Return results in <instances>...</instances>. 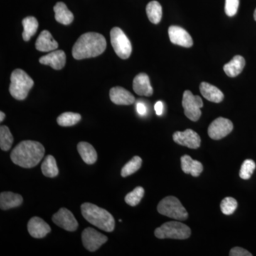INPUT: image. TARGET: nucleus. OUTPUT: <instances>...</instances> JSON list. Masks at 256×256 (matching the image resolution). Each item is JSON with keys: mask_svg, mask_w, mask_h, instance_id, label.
<instances>
[{"mask_svg": "<svg viewBox=\"0 0 256 256\" xmlns=\"http://www.w3.org/2000/svg\"><path fill=\"white\" fill-rule=\"evenodd\" d=\"M45 149L36 141L24 140L18 143L10 154L14 164L21 168H33L36 166L44 156Z\"/></svg>", "mask_w": 256, "mask_h": 256, "instance_id": "obj_1", "label": "nucleus"}, {"mask_svg": "<svg viewBox=\"0 0 256 256\" xmlns=\"http://www.w3.org/2000/svg\"><path fill=\"white\" fill-rule=\"evenodd\" d=\"M106 40L102 34L88 32L79 37L72 50V55L76 60L92 58L102 54L106 50Z\"/></svg>", "mask_w": 256, "mask_h": 256, "instance_id": "obj_2", "label": "nucleus"}, {"mask_svg": "<svg viewBox=\"0 0 256 256\" xmlns=\"http://www.w3.org/2000/svg\"><path fill=\"white\" fill-rule=\"evenodd\" d=\"M80 208L82 216L89 223L104 232H114L116 222L108 210L88 202L82 204Z\"/></svg>", "mask_w": 256, "mask_h": 256, "instance_id": "obj_3", "label": "nucleus"}, {"mask_svg": "<svg viewBox=\"0 0 256 256\" xmlns=\"http://www.w3.org/2000/svg\"><path fill=\"white\" fill-rule=\"evenodd\" d=\"M10 80V94L18 100H24L34 84L31 77L20 68L15 69L12 73Z\"/></svg>", "mask_w": 256, "mask_h": 256, "instance_id": "obj_4", "label": "nucleus"}, {"mask_svg": "<svg viewBox=\"0 0 256 256\" xmlns=\"http://www.w3.org/2000/svg\"><path fill=\"white\" fill-rule=\"evenodd\" d=\"M192 230L186 224L178 222H169L163 224L154 230L158 238H172L184 240L190 238Z\"/></svg>", "mask_w": 256, "mask_h": 256, "instance_id": "obj_5", "label": "nucleus"}, {"mask_svg": "<svg viewBox=\"0 0 256 256\" xmlns=\"http://www.w3.org/2000/svg\"><path fill=\"white\" fill-rule=\"evenodd\" d=\"M158 210L160 214L166 216L174 220H188V213L181 202L176 197H165L160 202Z\"/></svg>", "mask_w": 256, "mask_h": 256, "instance_id": "obj_6", "label": "nucleus"}, {"mask_svg": "<svg viewBox=\"0 0 256 256\" xmlns=\"http://www.w3.org/2000/svg\"><path fill=\"white\" fill-rule=\"evenodd\" d=\"M110 42L114 52L122 60H127L132 53V44L124 31L119 28L110 30Z\"/></svg>", "mask_w": 256, "mask_h": 256, "instance_id": "obj_7", "label": "nucleus"}, {"mask_svg": "<svg viewBox=\"0 0 256 256\" xmlns=\"http://www.w3.org/2000/svg\"><path fill=\"white\" fill-rule=\"evenodd\" d=\"M182 106L185 116L188 119L194 122L200 120L202 116L201 108L204 106L200 96L193 95L190 90H185L183 94Z\"/></svg>", "mask_w": 256, "mask_h": 256, "instance_id": "obj_8", "label": "nucleus"}, {"mask_svg": "<svg viewBox=\"0 0 256 256\" xmlns=\"http://www.w3.org/2000/svg\"><path fill=\"white\" fill-rule=\"evenodd\" d=\"M107 242V236L94 228L89 227L84 229L82 232V245L89 252H96Z\"/></svg>", "mask_w": 256, "mask_h": 256, "instance_id": "obj_9", "label": "nucleus"}, {"mask_svg": "<svg viewBox=\"0 0 256 256\" xmlns=\"http://www.w3.org/2000/svg\"><path fill=\"white\" fill-rule=\"evenodd\" d=\"M234 124L230 120L220 117L214 120L208 128V136L215 140L222 139L232 132Z\"/></svg>", "mask_w": 256, "mask_h": 256, "instance_id": "obj_10", "label": "nucleus"}, {"mask_svg": "<svg viewBox=\"0 0 256 256\" xmlns=\"http://www.w3.org/2000/svg\"><path fill=\"white\" fill-rule=\"evenodd\" d=\"M52 220L58 226L67 232H75L78 227V222L72 212L66 208H60L52 216Z\"/></svg>", "mask_w": 256, "mask_h": 256, "instance_id": "obj_11", "label": "nucleus"}, {"mask_svg": "<svg viewBox=\"0 0 256 256\" xmlns=\"http://www.w3.org/2000/svg\"><path fill=\"white\" fill-rule=\"evenodd\" d=\"M173 140L176 144L188 146L190 149H198L201 146V138L191 129L186 130L184 132H175L173 134Z\"/></svg>", "mask_w": 256, "mask_h": 256, "instance_id": "obj_12", "label": "nucleus"}, {"mask_svg": "<svg viewBox=\"0 0 256 256\" xmlns=\"http://www.w3.org/2000/svg\"><path fill=\"white\" fill-rule=\"evenodd\" d=\"M168 34L170 41L174 44L178 45L186 48L193 46V40L190 34L183 28L178 26H170Z\"/></svg>", "mask_w": 256, "mask_h": 256, "instance_id": "obj_13", "label": "nucleus"}, {"mask_svg": "<svg viewBox=\"0 0 256 256\" xmlns=\"http://www.w3.org/2000/svg\"><path fill=\"white\" fill-rule=\"evenodd\" d=\"M28 228L30 236L35 238H44L50 233V227L40 217H33L28 222Z\"/></svg>", "mask_w": 256, "mask_h": 256, "instance_id": "obj_14", "label": "nucleus"}, {"mask_svg": "<svg viewBox=\"0 0 256 256\" xmlns=\"http://www.w3.org/2000/svg\"><path fill=\"white\" fill-rule=\"evenodd\" d=\"M66 62V56L64 50H53L48 54L43 56L40 58V63L43 65L50 66L55 70H60L64 68Z\"/></svg>", "mask_w": 256, "mask_h": 256, "instance_id": "obj_15", "label": "nucleus"}, {"mask_svg": "<svg viewBox=\"0 0 256 256\" xmlns=\"http://www.w3.org/2000/svg\"><path fill=\"white\" fill-rule=\"evenodd\" d=\"M110 98L114 104L119 106H130L136 101L134 96L124 88L116 86L110 90Z\"/></svg>", "mask_w": 256, "mask_h": 256, "instance_id": "obj_16", "label": "nucleus"}, {"mask_svg": "<svg viewBox=\"0 0 256 256\" xmlns=\"http://www.w3.org/2000/svg\"><path fill=\"white\" fill-rule=\"evenodd\" d=\"M133 90L138 96H152L153 88L149 76L146 74L141 73L136 76L133 80Z\"/></svg>", "mask_w": 256, "mask_h": 256, "instance_id": "obj_17", "label": "nucleus"}, {"mask_svg": "<svg viewBox=\"0 0 256 256\" xmlns=\"http://www.w3.org/2000/svg\"><path fill=\"white\" fill-rule=\"evenodd\" d=\"M35 46L40 52H48L56 50L58 44L50 32L44 30L37 38Z\"/></svg>", "mask_w": 256, "mask_h": 256, "instance_id": "obj_18", "label": "nucleus"}, {"mask_svg": "<svg viewBox=\"0 0 256 256\" xmlns=\"http://www.w3.org/2000/svg\"><path fill=\"white\" fill-rule=\"evenodd\" d=\"M200 92L206 100L210 102L220 104L224 98L223 92L218 88L206 82H202L200 86Z\"/></svg>", "mask_w": 256, "mask_h": 256, "instance_id": "obj_19", "label": "nucleus"}, {"mask_svg": "<svg viewBox=\"0 0 256 256\" xmlns=\"http://www.w3.org/2000/svg\"><path fill=\"white\" fill-rule=\"evenodd\" d=\"M182 170L185 174L197 178L203 172V165L200 162L192 159L191 156H184L181 158Z\"/></svg>", "mask_w": 256, "mask_h": 256, "instance_id": "obj_20", "label": "nucleus"}, {"mask_svg": "<svg viewBox=\"0 0 256 256\" xmlns=\"http://www.w3.org/2000/svg\"><path fill=\"white\" fill-rule=\"evenodd\" d=\"M22 196L11 192H2L0 194V208L2 210H8L16 208L22 204Z\"/></svg>", "mask_w": 256, "mask_h": 256, "instance_id": "obj_21", "label": "nucleus"}, {"mask_svg": "<svg viewBox=\"0 0 256 256\" xmlns=\"http://www.w3.org/2000/svg\"><path fill=\"white\" fill-rule=\"evenodd\" d=\"M246 65V60L242 56H235L230 62L226 64L224 70L229 77L234 78L242 73Z\"/></svg>", "mask_w": 256, "mask_h": 256, "instance_id": "obj_22", "label": "nucleus"}, {"mask_svg": "<svg viewBox=\"0 0 256 256\" xmlns=\"http://www.w3.org/2000/svg\"><path fill=\"white\" fill-rule=\"evenodd\" d=\"M55 12V18L58 22L64 25H68L73 22L74 16L73 13L67 8L64 2H57L54 6Z\"/></svg>", "mask_w": 256, "mask_h": 256, "instance_id": "obj_23", "label": "nucleus"}, {"mask_svg": "<svg viewBox=\"0 0 256 256\" xmlns=\"http://www.w3.org/2000/svg\"><path fill=\"white\" fill-rule=\"evenodd\" d=\"M77 149L84 162L92 164L97 161V152L92 144L86 142H80L78 143Z\"/></svg>", "mask_w": 256, "mask_h": 256, "instance_id": "obj_24", "label": "nucleus"}, {"mask_svg": "<svg viewBox=\"0 0 256 256\" xmlns=\"http://www.w3.org/2000/svg\"><path fill=\"white\" fill-rule=\"evenodd\" d=\"M24 31L22 33L23 40L25 42L30 41L35 34L36 33L38 28V22L34 16H28L22 20Z\"/></svg>", "mask_w": 256, "mask_h": 256, "instance_id": "obj_25", "label": "nucleus"}, {"mask_svg": "<svg viewBox=\"0 0 256 256\" xmlns=\"http://www.w3.org/2000/svg\"><path fill=\"white\" fill-rule=\"evenodd\" d=\"M146 15L152 23L158 24L162 16V8L158 2L152 1L148 3L146 8Z\"/></svg>", "mask_w": 256, "mask_h": 256, "instance_id": "obj_26", "label": "nucleus"}, {"mask_svg": "<svg viewBox=\"0 0 256 256\" xmlns=\"http://www.w3.org/2000/svg\"><path fill=\"white\" fill-rule=\"evenodd\" d=\"M42 174L46 178H56L58 174V168L56 161L52 156H46L42 164Z\"/></svg>", "mask_w": 256, "mask_h": 256, "instance_id": "obj_27", "label": "nucleus"}, {"mask_svg": "<svg viewBox=\"0 0 256 256\" xmlns=\"http://www.w3.org/2000/svg\"><path fill=\"white\" fill-rule=\"evenodd\" d=\"M80 120H82V116L80 114L66 112L58 116L57 122L62 127H70L78 124Z\"/></svg>", "mask_w": 256, "mask_h": 256, "instance_id": "obj_28", "label": "nucleus"}, {"mask_svg": "<svg viewBox=\"0 0 256 256\" xmlns=\"http://www.w3.org/2000/svg\"><path fill=\"white\" fill-rule=\"evenodd\" d=\"M14 142V138L9 128L2 126L0 127V148L2 150L8 151Z\"/></svg>", "mask_w": 256, "mask_h": 256, "instance_id": "obj_29", "label": "nucleus"}, {"mask_svg": "<svg viewBox=\"0 0 256 256\" xmlns=\"http://www.w3.org/2000/svg\"><path fill=\"white\" fill-rule=\"evenodd\" d=\"M142 160L140 156H133L130 161L128 162L121 170V176L122 178L130 176L140 169L142 166Z\"/></svg>", "mask_w": 256, "mask_h": 256, "instance_id": "obj_30", "label": "nucleus"}, {"mask_svg": "<svg viewBox=\"0 0 256 256\" xmlns=\"http://www.w3.org/2000/svg\"><path fill=\"white\" fill-rule=\"evenodd\" d=\"M144 190L142 186H138L133 191L128 193L124 197L126 204L131 206H136L139 204L140 202L144 196Z\"/></svg>", "mask_w": 256, "mask_h": 256, "instance_id": "obj_31", "label": "nucleus"}, {"mask_svg": "<svg viewBox=\"0 0 256 256\" xmlns=\"http://www.w3.org/2000/svg\"><path fill=\"white\" fill-rule=\"evenodd\" d=\"M238 207V202L233 197H226L220 203V210L225 215L233 214Z\"/></svg>", "mask_w": 256, "mask_h": 256, "instance_id": "obj_32", "label": "nucleus"}, {"mask_svg": "<svg viewBox=\"0 0 256 256\" xmlns=\"http://www.w3.org/2000/svg\"><path fill=\"white\" fill-rule=\"evenodd\" d=\"M256 163L254 160H246L242 162L240 168L239 176L242 180H249L252 178V173L256 169Z\"/></svg>", "mask_w": 256, "mask_h": 256, "instance_id": "obj_33", "label": "nucleus"}, {"mask_svg": "<svg viewBox=\"0 0 256 256\" xmlns=\"http://www.w3.org/2000/svg\"><path fill=\"white\" fill-rule=\"evenodd\" d=\"M238 6L239 0H226V14L228 16H234L238 11Z\"/></svg>", "mask_w": 256, "mask_h": 256, "instance_id": "obj_34", "label": "nucleus"}, {"mask_svg": "<svg viewBox=\"0 0 256 256\" xmlns=\"http://www.w3.org/2000/svg\"><path fill=\"white\" fill-rule=\"evenodd\" d=\"M230 256H252L250 252L240 247H234L229 252Z\"/></svg>", "mask_w": 256, "mask_h": 256, "instance_id": "obj_35", "label": "nucleus"}, {"mask_svg": "<svg viewBox=\"0 0 256 256\" xmlns=\"http://www.w3.org/2000/svg\"><path fill=\"white\" fill-rule=\"evenodd\" d=\"M136 108L140 116H144L146 114V107L142 102H138Z\"/></svg>", "mask_w": 256, "mask_h": 256, "instance_id": "obj_36", "label": "nucleus"}, {"mask_svg": "<svg viewBox=\"0 0 256 256\" xmlns=\"http://www.w3.org/2000/svg\"><path fill=\"white\" fill-rule=\"evenodd\" d=\"M163 109H164L163 102L162 101L156 102V106H154V110H156V114L159 116H162L163 114Z\"/></svg>", "mask_w": 256, "mask_h": 256, "instance_id": "obj_37", "label": "nucleus"}, {"mask_svg": "<svg viewBox=\"0 0 256 256\" xmlns=\"http://www.w3.org/2000/svg\"><path fill=\"white\" fill-rule=\"evenodd\" d=\"M5 118V114L4 112H2V111H1L0 112V122H2L3 120H4Z\"/></svg>", "mask_w": 256, "mask_h": 256, "instance_id": "obj_38", "label": "nucleus"}, {"mask_svg": "<svg viewBox=\"0 0 256 256\" xmlns=\"http://www.w3.org/2000/svg\"><path fill=\"white\" fill-rule=\"evenodd\" d=\"M254 20H255L256 21V9L255 10V12H254Z\"/></svg>", "mask_w": 256, "mask_h": 256, "instance_id": "obj_39", "label": "nucleus"}]
</instances>
